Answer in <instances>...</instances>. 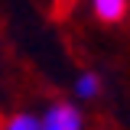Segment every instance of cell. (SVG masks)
I'll return each instance as SVG.
<instances>
[{
  "label": "cell",
  "mask_w": 130,
  "mask_h": 130,
  "mask_svg": "<svg viewBox=\"0 0 130 130\" xmlns=\"http://www.w3.org/2000/svg\"><path fill=\"white\" fill-rule=\"evenodd\" d=\"M75 94L78 98H98L101 94V75L98 72H81L78 78H75Z\"/></svg>",
  "instance_id": "cell-4"
},
{
  "label": "cell",
  "mask_w": 130,
  "mask_h": 130,
  "mask_svg": "<svg viewBox=\"0 0 130 130\" xmlns=\"http://www.w3.org/2000/svg\"><path fill=\"white\" fill-rule=\"evenodd\" d=\"M0 130H42L39 117L29 111H16V114H7L0 120Z\"/></svg>",
  "instance_id": "cell-3"
},
{
  "label": "cell",
  "mask_w": 130,
  "mask_h": 130,
  "mask_svg": "<svg viewBox=\"0 0 130 130\" xmlns=\"http://www.w3.org/2000/svg\"><path fill=\"white\" fill-rule=\"evenodd\" d=\"M42 130H85V114L75 101H52L39 114Z\"/></svg>",
  "instance_id": "cell-1"
},
{
  "label": "cell",
  "mask_w": 130,
  "mask_h": 130,
  "mask_svg": "<svg viewBox=\"0 0 130 130\" xmlns=\"http://www.w3.org/2000/svg\"><path fill=\"white\" fill-rule=\"evenodd\" d=\"M91 10L101 23H120L130 10V0H91Z\"/></svg>",
  "instance_id": "cell-2"
}]
</instances>
